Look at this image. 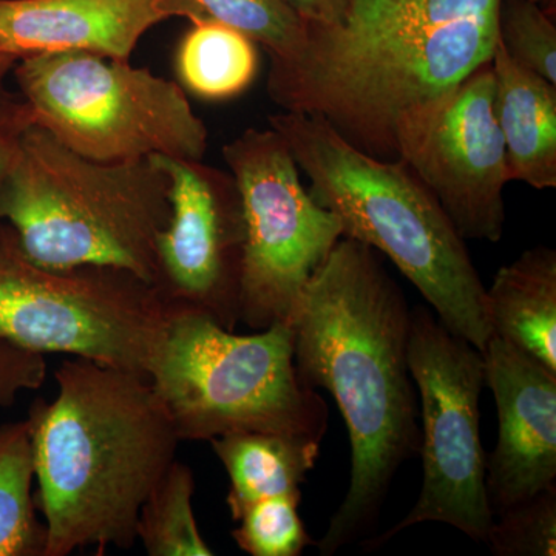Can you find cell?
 <instances>
[{
	"label": "cell",
	"mask_w": 556,
	"mask_h": 556,
	"mask_svg": "<svg viewBox=\"0 0 556 556\" xmlns=\"http://www.w3.org/2000/svg\"><path fill=\"white\" fill-rule=\"evenodd\" d=\"M291 325L300 382L334 397L350 433V485L317 543L331 556L375 529L399 468L419 455L412 309L382 255L342 237L303 289Z\"/></svg>",
	"instance_id": "1"
},
{
	"label": "cell",
	"mask_w": 556,
	"mask_h": 556,
	"mask_svg": "<svg viewBox=\"0 0 556 556\" xmlns=\"http://www.w3.org/2000/svg\"><path fill=\"white\" fill-rule=\"evenodd\" d=\"M501 0H348L338 25H306L302 49L270 60L268 94L283 112L327 121L354 148L397 160L405 110L492 61Z\"/></svg>",
	"instance_id": "2"
},
{
	"label": "cell",
	"mask_w": 556,
	"mask_h": 556,
	"mask_svg": "<svg viewBox=\"0 0 556 556\" xmlns=\"http://www.w3.org/2000/svg\"><path fill=\"white\" fill-rule=\"evenodd\" d=\"M54 378L56 399H36L27 419L46 556L130 548L142 503L177 459L169 413L141 372L73 356Z\"/></svg>",
	"instance_id": "3"
},
{
	"label": "cell",
	"mask_w": 556,
	"mask_h": 556,
	"mask_svg": "<svg viewBox=\"0 0 556 556\" xmlns=\"http://www.w3.org/2000/svg\"><path fill=\"white\" fill-rule=\"evenodd\" d=\"M268 121L308 177L313 199L339 218L343 237L390 258L442 325L482 353L493 334L486 288L466 240L407 164L362 152L320 116L281 112Z\"/></svg>",
	"instance_id": "4"
},
{
	"label": "cell",
	"mask_w": 556,
	"mask_h": 556,
	"mask_svg": "<svg viewBox=\"0 0 556 556\" xmlns=\"http://www.w3.org/2000/svg\"><path fill=\"white\" fill-rule=\"evenodd\" d=\"M169 179L153 159L105 163L33 124L2 192L0 222L40 266H105L159 288Z\"/></svg>",
	"instance_id": "5"
},
{
	"label": "cell",
	"mask_w": 556,
	"mask_h": 556,
	"mask_svg": "<svg viewBox=\"0 0 556 556\" xmlns=\"http://www.w3.org/2000/svg\"><path fill=\"white\" fill-rule=\"evenodd\" d=\"M148 376L179 441L260 431L321 442L328 430L327 402L300 382L287 321L239 336L207 311L172 302Z\"/></svg>",
	"instance_id": "6"
},
{
	"label": "cell",
	"mask_w": 556,
	"mask_h": 556,
	"mask_svg": "<svg viewBox=\"0 0 556 556\" xmlns=\"http://www.w3.org/2000/svg\"><path fill=\"white\" fill-rule=\"evenodd\" d=\"M36 124L73 152L119 163L204 160L206 124L175 80L86 51L22 58L11 70Z\"/></svg>",
	"instance_id": "7"
},
{
	"label": "cell",
	"mask_w": 556,
	"mask_h": 556,
	"mask_svg": "<svg viewBox=\"0 0 556 556\" xmlns=\"http://www.w3.org/2000/svg\"><path fill=\"white\" fill-rule=\"evenodd\" d=\"M170 309L159 288L126 270L38 265L9 223L0 222L2 338L148 376Z\"/></svg>",
	"instance_id": "8"
},
{
	"label": "cell",
	"mask_w": 556,
	"mask_h": 556,
	"mask_svg": "<svg viewBox=\"0 0 556 556\" xmlns=\"http://www.w3.org/2000/svg\"><path fill=\"white\" fill-rule=\"evenodd\" d=\"M408 368L420 399L424 479L407 517L378 538L364 541L378 551L402 530L441 522L484 543L493 525L485 493V459L479 399L485 387L484 357L453 334L426 306L412 311Z\"/></svg>",
	"instance_id": "9"
},
{
	"label": "cell",
	"mask_w": 556,
	"mask_h": 556,
	"mask_svg": "<svg viewBox=\"0 0 556 556\" xmlns=\"http://www.w3.org/2000/svg\"><path fill=\"white\" fill-rule=\"evenodd\" d=\"M243 207L239 321L263 331L291 324L303 289L342 225L303 188L287 142L273 127L248 129L223 148Z\"/></svg>",
	"instance_id": "10"
},
{
	"label": "cell",
	"mask_w": 556,
	"mask_h": 556,
	"mask_svg": "<svg viewBox=\"0 0 556 556\" xmlns=\"http://www.w3.org/2000/svg\"><path fill=\"white\" fill-rule=\"evenodd\" d=\"M394 148L464 240L503 239L504 189L511 178L495 116L492 61L405 110L394 127Z\"/></svg>",
	"instance_id": "11"
},
{
	"label": "cell",
	"mask_w": 556,
	"mask_h": 556,
	"mask_svg": "<svg viewBox=\"0 0 556 556\" xmlns=\"http://www.w3.org/2000/svg\"><path fill=\"white\" fill-rule=\"evenodd\" d=\"M169 179L170 217L159 239L161 294L239 324L243 207L230 172L203 160L152 156Z\"/></svg>",
	"instance_id": "12"
},
{
	"label": "cell",
	"mask_w": 556,
	"mask_h": 556,
	"mask_svg": "<svg viewBox=\"0 0 556 556\" xmlns=\"http://www.w3.org/2000/svg\"><path fill=\"white\" fill-rule=\"evenodd\" d=\"M482 357L497 409L496 447L485 459L495 518L556 485V372L495 334Z\"/></svg>",
	"instance_id": "13"
},
{
	"label": "cell",
	"mask_w": 556,
	"mask_h": 556,
	"mask_svg": "<svg viewBox=\"0 0 556 556\" xmlns=\"http://www.w3.org/2000/svg\"><path fill=\"white\" fill-rule=\"evenodd\" d=\"M163 21L159 0H0V53L20 61L86 51L130 61Z\"/></svg>",
	"instance_id": "14"
},
{
	"label": "cell",
	"mask_w": 556,
	"mask_h": 556,
	"mask_svg": "<svg viewBox=\"0 0 556 556\" xmlns=\"http://www.w3.org/2000/svg\"><path fill=\"white\" fill-rule=\"evenodd\" d=\"M495 116L511 181L556 188V84L517 64L497 40L492 58Z\"/></svg>",
	"instance_id": "15"
},
{
	"label": "cell",
	"mask_w": 556,
	"mask_h": 556,
	"mask_svg": "<svg viewBox=\"0 0 556 556\" xmlns=\"http://www.w3.org/2000/svg\"><path fill=\"white\" fill-rule=\"evenodd\" d=\"M485 305L493 334L556 372L555 249H529L500 268Z\"/></svg>",
	"instance_id": "16"
},
{
	"label": "cell",
	"mask_w": 556,
	"mask_h": 556,
	"mask_svg": "<svg viewBox=\"0 0 556 556\" xmlns=\"http://www.w3.org/2000/svg\"><path fill=\"white\" fill-rule=\"evenodd\" d=\"M230 478L228 504L233 521L266 497L300 493L314 467L320 441L287 434L239 431L211 439Z\"/></svg>",
	"instance_id": "17"
},
{
	"label": "cell",
	"mask_w": 556,
	"mask_h": 556,
	"mask_svg": "<svg viewBox=\"0 0 556 556\" xmlns=\"http://www.w3.org/2000/svg\"><path fill=\"white\" fill-rule=\"evenodd\" d=\"M258 67L257 43L218 22H190L175 51L179 86L204 101L240 97L257 78Z\"/></svg>",
	"instance_id": "18"
},
{
	"label": "cell",
	"mask_w": 556,
	"mask_h": 556,
	"mask_svg": "<svg viewBox=\"0 0 556 556\" xmlns=\"http://www.w3.org/2000/svg\"><path fill=\"white\" fill-rule=\"evenodd\" d=\"M33 478L28 420L0 427V556H46L47 526L36 518Z\"/></svg>",
	"instance_id": "19"
},
{
	"label": "cell",
	"mask_w": 556,
	"mask_h": 556,
	"mask_svg": "<svg viewBox=\"0 0 556 556\" xmlns=\"http://www.w3.org/2000/svg\"><path fill=\"white\" fill-rule=\"evenodd\" d=\"M159 7L166 20L218 22L236 28L265 47L269 60H289L306 39L305 22L283 0H159Z\"/></svg>",
	"instance_id": "20"
},
{
	"label": "cell",
	"mask_w": 556,
	"mask_h": 556,
	"mask_svg": "<svg viewBox=\"0 0 556 556\" xmlns=\"http://www.w3.org/2000/svg\"><path fill=\"white\" fill-rule=\"evenodd\" d=\"M195 479L186 464L175 459L142 503L137 540L150 556H211L193 515Z\"/></svg>",
	"instance_id": "21"
},
{
	"label": "cell",
	"mask_w": 556,
	"mask_h": 556,
	"mask_svg": "<svg viewBox=\"0 0 556 556\" xmlns=\"http://www.w3.org/2000/svg\"><path fill=\"white\" fill-rule=\"evenodd\" d=\"M302 492L266 497L252 504L237 522L232 538L252 556H299L314 544L299 517Z\"/></svg>",
	"instance_id": "22"
},
{
	"label": "cell",
	"mask_w": 556,
	"mask_h": 556,
	"mask_svg": "<svg viewBox=\"0 0 556 556\" xmlns=\"http://www.w3.org/2000/svg\"><path fill=\"white\" fill-rule=\"evenodd\" d=\"M497 40L521 67L556 84L555 14L532 0H501Z\"/></svg>",
	"instance_id": "23"
},
{
	"label": "cell",
	"mask_w": 556,
	"mask_h": 556,
	"mask_svg": "<svg viewBox=\"0 0 556 556\" xmlns=\"http://www.w3.org/2000/svg\"><path fill=\"white\" fill-rule=\"evenodd\" d=\"M484 543L496 556H555L556 485L493 518Z\"/></svg>",
	"instance_id": "24"
},
{
	"label": "cell",
	"mask_w": 556,
	"mask_h": 556,
	"mask_svg": "<svg viewBox=\"0 0 556 556\" xmlns=\"http://www.w3.org/2000/svg\"><path fill=\"white\" fill-rule=\"evenodd\" d=\"M46 378V354L0 336V408L11 407L21 391L38 390Z\"/></svg>",
	"instance_id": "25"
},
{
	"label": "cell",
	"mask_w": 556,
	"mask_h": 556,
	"mask_svg": "<svg viewBox=\"0 0 556 556\" xmlns=\"http://www.w3.org/2000/svg\"><path fill=\"white\" fill-rule=\"evenodd\" d=\"M0 76V192L13 169L22 139L36 124L35 113L20 91L11 89Z\"/></svg>",
	"instance_id": "26"
},
{
	"label": "cell",
	"mask_w": 556,
	"mask_h": 556,
	"mask_svg": "<svg viewBox=\"0 0 556 556\" xmlns=\"http://www.w3.org/2000/svg\"><path fill=\"white\" fill-rule=\"evenodd\" d=\"M305 25H338L345 16L348 0H283Z\"/></svg>",
	"instance_id": "27"
},
{
	"label": "cell",
	"mask_w": 556,
	"mask_h": 556,
	"mask_svg": "<svg viewBox=\"0 0 556 556\" xmlns=\"http://www.w3.org/2000/svg\"><path fill=\"white\" fill-rule=\"evenodd\" d=\"M16 62V58L10 56V54L0 53V76L9 75Z\"/></svg>",
	"instance_id": "28"
},
{
	"label": "cell",
	"mask_w": 556,
	"mask_h": 556,
	"mask_svg": "<svg viewBox=\"0 0 556 556\" xmlns=\"http://www.w3.org/2000/svg\"><path fill=\"white\" fill-rule=\"evenodd\" d=\"M532 2L538 3L541 9H544L556 16V0H532Z\"/></svg>",
	"instance_id": "29"
}]
</instances>
